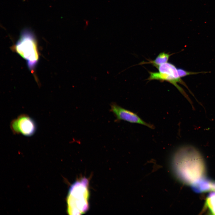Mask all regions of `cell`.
<instances>
[{"instance_id": "obj_9", "label": "cell", "mask_w": 215, "mask_h": 215, "mask_svg": "<svg viewBox=\"0 0 215 215\" xmlns=\"http://www.w3.org/2000/svg\"><path fill=\"white\" fill-rule=\"evenodd\" d=\"M205 208L213 215H215V191L210 193L205 200Z\"/></svg>"}, {"instance_id": "obj_11", "label": "cell", "mask_w": 215, "mask_h": 215, "mask_svg": "<svg viewBox=\"0 0 215 215\" xmlns=\"http://www.w3.org/2000/svg\"><path fill=\"white\" fill-rule=\"evenodd\" d=\"M177 70L179 76L180 78L183 77L188 75H190L196 74L199 73H206L208 72H196L187 71L182 68H177Z\"/></svg>"}, {"instance_id": "obj_4", "label": "cell", "mask_w": 215, "mask_h": 215, "mask_svg": "<svg viewBox=\"0 0 215 215\" xmlns=\"http://www.w3.org/2000/svg\"><path fill=\"white\" fill-rule=\"evenodd\" d=\"M36 125L34 120L27 115L22 114L13 119L10 123V128L14 134H22L27 136L35 133Z\"/></svg>"}, {"instance_id": "obj_8", "label": "cell", "mask_w": 215, "mask_h": 215, "mask_svg": "<svg viewBox=\"0 0 215 215\" xmlns=\"http://www.w3.org/2000/svg\"><path fill=\"white\" fill-rule=\"evenodd\" d=\"M156 67L158 69L159 72L170 75L178 79L182 80L179 76L177 68L171 63L167 62L158 65Z\"/></svg>"}, {"instance_id": "obj_1", "label": "cell", "mask_w": 215, "mask_h": 215, "mask_svg": "<svg viewBox=\"0 0 215 215\" xmlns=\"http://www.w3.org/2000/svg\"><path fill=\"white\" fill-rule=\"evenodd\" d=\"M172 164L177 178L187 185H191L205 176L204 159L200 152L193 146L186 145L178 148L174 155Z\"/></svg>"}, {"instance_id": "obj_6", "label": "cell", "mask_w": 215, "mask_h": 215, "mask_svg": "<svg viewBox=\"0 0 215 215\" xmlns=\"http://www.w3.org/2000/svg\"><path fill=\"white\" fill-rule=\"evenodd\" d=\"M149 73L150 74V76L148 79V80H157L162 81H166L173 84L177 88L181 93L187 99L190 103L192 105V106L193 107L192 102L188 95L183 89L180 87L177 84V83H179L183 85L187 88V89L189 90L190 93H191L185 83L182 80L178 79L171 75L160 72H149Z\"/></svg>"}, {"instance_id": "obj_5", "label": "cell", "mask_w": 215, "mask_h": 215, "mask_svg": "<svg viewBox=\"0 0 215 215\" xmlns=\"http://www.w3.org/2000/svg\"><path fill=\"white\" fill-rule=\"evenodd\" d=\"M110 106V111L115 115L117 121L124 120L131 123L139 124L152 129L154 128L153 125L143 120L136 114L122 108L115 103H112Z\"/></svg>"}, {"instance_id": "obj_10", "label": "cell", "mask_w": 215, "mask_h": 215, "mask_svg": "<svg viewBox=\"0 0 215 215\" xmlns=\"http://www.w3.org/2000/svg\"><path fill=\"white\" fill-rule=\"evenodd\" d=\"M171 55L165 52L160 53L153 60H151L146 63H151L153 65L156 67L158 65L166 63Z\"/></svg>"}, {"instance_id": "obj_7", "label": "cell", "mask_w": 215, "mask_h": 215, "mask_svg": "<svg viewBox=\"0 0 215 215\" xmlns=\"http://www.w3.org/2000/svg\"><path fill=\"white\" fill-rule=\"evenodd\" d=\"M211 180L205 176L203 177L191 185L193 191L196 193H202L211 191Z\"/></svg>"}, {"instance_id": "obj_3", "label": "cell", "mask_w": 215, "mask_h": 215, "mask_svg": "<svg viewBox=\"0 0 215 215\" xmlns=\"http://www.w3.org/2000/svg\"><path fill=\"white\" fill-rule=\"evenodd\" d=\"M13 48L26 61L29 69L33 72L38 62L39 54L37 41L33 33L28 30H24Z\"/></svg>"}, {"instance_id": "obj_2", "label": "cell", "mask_w": 215, "mask_h": 215, "mask_svg": "<svg viewBox=\"0 0 215 215\" xmlns=\"http://www.w3.org/2000/svg\"><path fill=\"white\" fill-rule=\"evenodd\" d=\"M89 181L85 178L77 180L70 187L67 198V213L80 215L89 208Z\"/></svg>"}]
</instances>
